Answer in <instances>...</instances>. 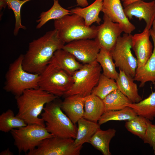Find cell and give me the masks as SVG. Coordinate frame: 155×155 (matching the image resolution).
<instances>
[{"label":"cell","instance_id":"1","mask_svg":"<svg viewBox=\"0 0 155 155\" xmlns=\"http://www.w3.org/2000/svg\"><path fill=\"white\" fill-rule=\"evenodd\" d=\"M65 42L55 29L29 43L24 55L22 66L26 71L40 74L48 64L55 52L62 49Z\"/></svg>","mask_w":155,"mask_h":155},{"label":"cell","instance_id":"2","mask_svg":"<svg viewBox=\"0 0 155 155\" xmlns=\"http://www.w3.org/2000/svg\"><path fill=\"white\" fill-rule=\"evenodd\" d=\"M58 98L39 88L27 89L15 97L18 109L16 115L27 125L36 124L45 127L44 121L39 116L46 104Z\"/></svg>","mask_w":155,"mask_h":155},{"label":"cell","instance_id":"3","mask_svg":"<svg viewBox=\"0 0 155 155\" xmlns=\"http://www.w3.org/2000/svg\"><path fill=\"white\" fill-rule=\"evenodd\" d=\"M59 98L46 104L41 114L45 127L53 136L75 139L78 127L61 109Z\"/></svg>","mask_w":155,"mask_h":155},{"label":"cell","instance_id":"4","mask_svg":"<svg viewBox=\"0 0 155 155\" xmlns=\"http://www.w3.org/2000/svg\"><path fill=\"white\" fill-rule=\"evenodd\" d=\"M24 55L21 54L11 63L5 75L3 89L15 97L21 95L25 90L39 88L40 75L28 72L22 66Z\"/></svg>","mask_w":155,"mask_h":155},{"label":"cell","instance_id":"5","mask_svg":"<svg viewBox=\"0 0 155 155\" xmlns=\"http://www.w3.org/2000/svg\"><path fill=\"white\" fill-rule=\"evenodd\" d=\"M55 29L60 38L65 42L82 39H95L98 26H88L80 16L72 14L54 20Z\"/></svg>","mask_w":155,"mask_h":155},{"label":"cell","instance_id":"6","mask_svg":"<svg viewBox=\"0 0 155 155\" xmlns=\"http://www.w3.org/2000/svg\"><path fill=\"white\" fill-rule=\"evenodd\" d=\"M39 75V88L58 97L63 96L73 83L72 76L51 60Z\"/></svg>","mask_w":155,"mask_h":155},{"label":"cell","instance_id":"7","mask_svg":"<svg viewBox=\"0 0 155 155\" xmlns=\"http://www.w3.org/2000/svg\"><path fill=\"white\" fill-rule=\"evenodd\" d=\"M102 69L101 66L96 60L84 64L72 75L73 85L63 97L78 94L84 97L91 94L98 83Z\"/></svg>","mask_w":155,"mask_h":155},{"label":"cell","instance_id":"8","mask_svg":"<svg viewBox=\"0 0 155 155\" xmlns=\"http://www.w3.org/2000/svg\"><path fill=\"white\" fill-rule=\"evenodd\" d=\"M10 132L14 140V145L19 154L33 150L43 140L53 136L45 127L36 124H27L25 126L13 129Z\"/></svg>","mask_w":155,"mask_h":155},{"label":"cell","instance_id":"9","mask_svg":"<svg viewBox=\"0 0 155 155\" xmlns=\"http://www.w3.org/2000/svg\"><path fill=\"white\" fill-rule=\"evenodd\" d=\"M132 36L125 33L120 36L110 52L116 67L134 78L138 64L131 50Z\"/></svg>","mask_w":155,"mask_h":155},{"label":"cell","instance_id":"10","mask_svg":"<svg viewBox=\"0 0 155 155\" xmlns=\"http://www.w3.org/2000/svg\"><path fill=\"white\" fill-rule=\"evenodd\" d=\"M82 146H76L74 139L53 136L43 140L27 155H79Z\"/></svg>","mask_w":155,"mask_h":155},{"label":"cell","instance_id":"11","mask_svg":"<svg viewBox=\"0 0 155 155\" xmlns=\"http://www.w3.org/2000/svg\"><path fill=\"white\" fill-rule=\"evenodd\" d=\"M101 47L97 39H82L75 40L65 44L62 49L73 55L84 64L96 60Z\"/></svg>","mask_w":155,"mask_h":155},{"label":"cell","instance_id":"12","mask_svg":"<svg viewBox=\"0 0 155 155\" xmlns=\"http://www.w3.org/2000/svg\"><path fill=\"white\" fill-rule=\"evenodd\" d=\"M103 20V23L98 26L95 38L99 42L101 48L110 51L123 30L119 24L113 22L104 14Z\"/></svg>","mask_w":155,"mask_h":155},{"label":"cell","instance_id":"13","mask_svg":"<svg viewBox=\"0 0 155 155\" xmlns=\"http://www.w3.org/2000/svg\"><path fill=\"white\" fill-rule=\"evenodd\" d=\"M124 11L129 20L133 16L139 20H144L146 23L145 28L150 30L155 16V1L148 2L142 0L137 1L124 7Z\"/></svg>","mask_w":155,"mask_h":155},{"label":"cell","instance_id":"14","mask_svg":"<svg viewBox=\"0 0 155 155\" xmlns=\"http://www.w3.org/2000/svg\"><path fill=\"white\" fill-rule=\"evenodd\" d=\"M101 11L113 22L119 24L124 33L131 34L135 29L126 16L120 0H103Z\"/></svg>","mask_w":155,"mask_h":155},{"label":"cell","instance_id":"15","mask_svg":"<svg viewBox=\"0 0 155 155\" xmlns=\"http://www.w3.org/2000/svg\"><path fill=\"white\" fill-rule=\"evenodd\" d=\"M149 30L145 28L142 32L132 35V49L136 56L138 67L144 65L153 53V46L150 39Z\"/></svg>","mask_w":155,"mask_h":155},{"label":"cell","instance_id":"16","mask_svg":"<svg viewBox=\"0 0 155 155\" xmlns=\"http://www.w3.org/2000/svg\"><path fill=\"white\" fill-rule=\"evenodd\" d=\"M65 98L61 103V109L72 122L76 124L84 116V97L76 94Z\"/></svg>","mask_w":155,"mask_h":155},{"label":"cell","instance_id":"17","mask_svg":"<svg viewBox=\"0 0 155 155\" xmlns=\"http://www.w3.org/2000/svg\"><path fill=\"white\" fill-rule=\"evenodd\" d=\"M150 32L154 43L152 53L144 65L137 67L133 78L134 81L140 82V87H143L147 82H155V37L151 32Z\"/></svg>","mask_w":155,"mask_h":155},{"label":"cell","instance_id":"18","mask_svg":"<svg viewBox=\"0 0 155 155\" xmlns=\"http://www.w3.org/2000/svg\"><path fill=\"white\" fill-rule=\"evenodd\" d=\"M115 81L118 89L133 103L138 102L142 100L139 94L137 85L134 82L133 78L119 69V77Z\"/></svg>","mask_w":155,"mask_h":155},{"label":"cell","instance_id":"19","mask_svg":"<svg viewBox=\"0 0 155 155\" xmlns=\"http://www.w3.org/2000/svg\"><path fill=\"white\" fill-rule=\"evenodd\" d=\"M84 113L83 118L97 123L105 112L102 100L92 94L84 97Z\"/></svg>","mask_w":155,"mask_h":155},{"label":"cell","instance_id":"20","mask_svg":"<svg viewBox=\"0 0 155 155\" xmlns=\"http://www.w3.org/2000/svg\"><path fill=\"white\" fill-rule=\"evenodd\" d=\"M71 54L62 49L55 52L51 60L72 76L83 66Z\"/></svg>","mask_w":155,"mask_h":155},{"label":"cell","instance_id":"21","mask_svg":"<svg viewBox=\"0 0 155 155\" xmlns=\"http://www.w3.org/2000/svg\"><path fill=\"white\" fill-rule=\"evenodd\" d=\"M102 5L103 0H95L92 3L86 7H77L71 9V14H75L82 17L88 26H90L94 22L100 24L101 19L99 15L101 11Z\"/></svg>","mask_w":155,"mask_h":155},{"label":"cell","instance_id":"22","mask_svg":"<svg viewBox=\"0 0 155 155\" xmlns=\"http://www.w3.org/2000/svg\"><path fill=\"white\" fill-rule=\"evenodd\" d=\"M77 123V135L74 139V144L77 146H82L85 143H89L92 137L100 128V125L98 123L89 121L83 117L80 119Z\"/></svg>","mask_w":155,"mask_h":155},{"label":"cell","instance_id":"23","mask_svg":"<svg viewBox=\"0 0 155 155\" xmlns=\"http://www.w3.org/2000/svg\"><path fill=\"white\" fill-rule=\"evenodd\" d=\"M116 131L114 128H109L105 130L100 128L92 137L89 143L103 155H111L109 144L112 139L115 136Z\"/></svg>","mask_w":155,"mask_h":155},{"label":"cell","instance_id":"24","mask_svg":"<svg viewBox=\"0 0 155 155\" xmlns=\"http://www.w3.org/2000/svg\"><path fill=\"white\" fill-rule=\"evenodd\" d=\"M153 84L155 91L152 92L147 98L138 102L125 105L132 108L137 115L150 121L155 118V82Z\"/></svg>","mask_w":155,"mask_h":155},{"label":"cell","instance_id":"25","mask_svg":"<svg viewBox=\"0 0 155 155\" xmlns=\"http://www.w3.org/2000/svg\"><path fill=\"white\" fill-rule=\"evenodd\" d=\"M96 60L101 66L103 75L115 80L117 79L119 73L116 70V67L110 51L101 48Z\"/></svg>","mask_w":155,"mask_h":155},{"label":"cell","instance_id":"26","mask_svg":"<svg viewBox=\"0 0 155 155\" xmlns=\"http://www.w3.org/2000/svg\"><path fill=\"white\" fill-rule=\"evenodd\" d=\"M105 111L119 110L125 108L127 104L132 102L118 89L108 95L103 100Z\"/></svg>","mask_w":155,"mask_h":155},{"label":"cell","instance_id":"27","mask_svg":"<svg viewBox=\"0 0 155 155\" xmlns=\"http://www.w3.org/2000/svg\"><path fill=\"white\" fill-rule=\"evenodd\" d=\"M54 3L52 7L48 11L42 12L39 19L37 20L38 24L36 28H41L48 21L51 20L60 18L63 16L71 14L70 10L66 9L62 7L59 3L58 0H53Z\"/></svg>","mask_w":155,"mask_h":155},{"label":"cell","instance_id":"28","mask_svg":"<svg viewBox=\"0 0 155 155\" xmlns=\"http://www.w3.org/2000/svg\"><path fill=\"white\" fill-rule=\"evenodd\" d=\"M27 124L23 120L15 115L13 111L7 110L0 115V130L5 133L10 132L15 129L26 126Z\"/></svg>","mask_w":155,"mask_h":155},{"label":"cell","instance_id":"29","mask_svg":"<svg viewBox=\"0 0 155 155\" xmlns=\"http://www.w3.org/2000/svg\"><path fill=\"white\" fill-rule=\"evenodd\" d=\"M137 115L132 108L126 106L122 109L105 112L99 119L98 123L101 125L111 121H128Z\"/></svg>","mask_w":155,"mask_h":155},{"label":"cell","instance_id":"30","mask_svg":"<svg viewBox=\"0 0 155 155\" xmlns=\"http://www.w3.org/2000/svg\"><path fill=\"white\" fill-rule=\"evenodd\" d=\"M118 89L116 81L101 74L98 83L91 94L103 100L114 90Z\"/></svg>","mask_w":155,"mask_h":155},{"label":"cell","instance_id":"31","mask_svg":"<svg viewBox=\"0 0 155 155\" xmlns=\"http://www.w3.org/2000/svg\"><path fill=\"white\" fill-rule=\"evenodd\" d=\"M146 120L143 117L137 115L133 118L127 121L125 126L128 131L143 140L147 129Z\"/></svg>","mask_w":155,"mask_h":155},{"label":"cell","instance_id":"32","mask_svg":"<svg viewBox=\"0 0 155 155\" xmlns=\"http://www.w3.org/2000/svg\"><path fill=\"white\" fill-rule=\"evenodd\" d=\"M9 9H11L14 13L15 20L13 33L17 36L20 29H26L25 26L21 23V9L22 5L26 2L31 0H5Z\"/></svg>","mask_w":155,"mask_h":155},{"label":"cell","instance_id":"33","mask_svg":"<svg viewBox=\"0 0 155 155\" xmlns=\"http://www.w3.org/2000/svg\"><path fill=\"white\" fill-rule=\"evenodd\" d=\"M146 122L147 129L143 140L144 143L149 144L153 150H155V125L147 119Z\"/></svg>","mask_w":155,"mask_h":155},{"label":"cell","instance_id":"34","mask_svg":"<svg viewBox=\"0 0 155 155\" xmlns=\"http://www.w3.org/2000/svg\"><path fill=\"white\" fill-rule=\"evenodd\" d=\"M78 5L82 7H85L88 5L87 0H76Z\"/></svg>","mask_w":155,"mask_h":155},{"label":"cell","instance_id":"35","mask_svg":"<svg viewBox=\"0 0 155 155\" xmlns=\"http://www.w3.org/2000/svg\"><path fill=\"white\" fill-rule=\"evenodd\" d=\"M13 153L10 151L9 148L1 152L0 153V155H13Z\"/></svg>","mask_w":155,"mask_h":155},{"label":"cell","instance_id":"36","mask_svg":"<svg viewBox=\"0 0 155 155\" xmlns=\"http://www.w3.org/2000/svg\"><path fill=\"white\" fill-rule=\"evenodd\" d=\"M7 5L5 0H0V9L1 10L3 8H5Z\"/></svg>","mask_w":155,"mask_h":155},{"label":"cell","instance_id":"37","mask_svg":"<svg viewBox=\"0 0 155 155\" xmlns=\"http://www.w3.org/2000/svg\"><path fill=\"white\" fill-rule=\"evenodd\" d=\"M138 0H125L123 2V5L125 7L128 5Z\"/></svg>","mask_w":155,"mask_h":155},{"label":"cell","instance_id":"38","mask_svg":"<svg viewBox=\"0 0 155 155\" xmlns=\"http://www.w3.org/2000/svg\"><path fill=\"white\" fill-rule=\"evenodd\" d=\"M152 26V28H151L150 30L153 33L155 37V16L153 20Z\"/></svg>","mask_w":155,"mask_h":155},{"label":"cell","instance_id":"39","mask_svg":"<svg viewBox=\"0 0 155 155\" xmlns=\"http://www.w3.org/2000/svg\"><path fill=\"white\" fill-rule=\"evenodd\" d=\"M122 1H124L125 0H121Z\"/></svg>","mask_w":155,"mask_h":155}]
</instances>
